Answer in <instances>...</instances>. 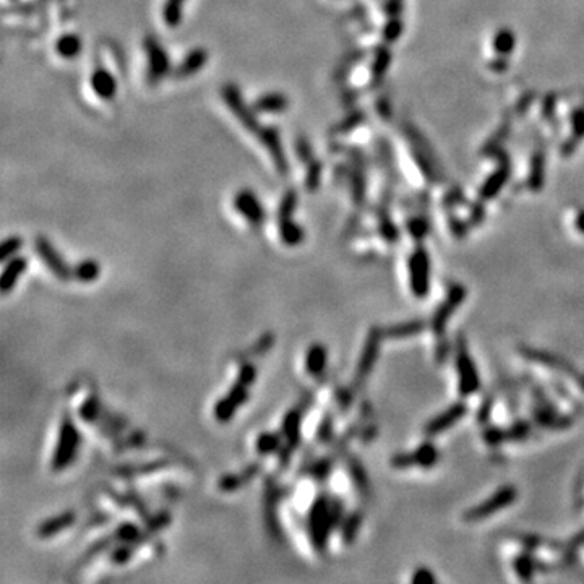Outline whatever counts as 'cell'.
<instances>
[{"label": "cell", "mask_w": 584, "mask_h": 584, "mask_svg": "<svg viewBox=\"0 0 584 584\" xmlns=\"http://www.w3.org/2000/svg\"><path fill=\"white\" fill-rule=\"evenodd\" d=\"M466 294H467V291L461 286V284H456V286H453L452 289H450L447 297H445V301L440 303V307L436 309L435 315L432 316V321H430V328L436 334V336H441V334L445 333V328H447L448 320L452 319V315L458 310V307L464 302V299H466Z\"/></svg>", "instance_id": "8992f818"}, {"label": "cell", "mask_w": 584, "mask_h": 584, "mask_svg": "<svg viewBox=\"0 0 584 584\" xmlns=\"http://www.w3.org/2000/svg\"><path fill=\"white\" fill-rule=\"evenodd\" d=\"M296 151H297V156H301V159L303 161V163H307V161L312 159V150H310L309 143H307V141L303 140V138H301V140H297Z\"/></svg>", "instance_id": "836d02e7"}, {"label": "cell", "mask_w": 584, "mask_h": 584, "mask_svg": "<svg viewBox=\"0 0 584 584\" xmlns=\"http://www.w3.org/2000/svg\"><path fill=\"white\" fill-rule=\"evenodd\" d=\"M90 85L93 88L94 94L99 96L101 99H112L117 93V81L112 73L105 68H96L90 77Z\"/></svg>", "instance_id": "2e32d148"}, {"label": "cell", "mask_w": 584, "mask_h": 584, "mask_svg": "<svg viewBox=\"0 0 584 584\" xmlns=\"http://www.w3.org/2000/svg\"><path fill=\"white\" fill-rule=\"evenodd\" d=\"M296 206H297V195H296V192L289 190L288 193H284L281 203H279V208H278V219L279 221L291 219L292 214H294V211H296Z\"/></svg>", "instance_id": "4316f807"}, {"label": "cell", "mask_w": 584, "mask_h": 584, "mask_svg": "<svg viewBox=\"0 0 584 584\" xmlns=\"http://www.w3.org/2000/svg\"><path fill=\"white\" fill-rule=\"evenodd\" d=\"M34 248H36V252H38V255L43 256L44 263L49 266V270L52 271V273L57 276V278H61V279L70 278L72 273L68 271L67 265L63 263L61 255H59L57 252H55V248L48 242V239H44V237L36 239Z\"/></svg>", "instance_id": "9a60e30c"}, {"label": "cell", "mask_w": 584, "mask_h": 584, "mask_svg": "<svg viewBox=\"0 0 584 584\" xmlns=\"http://www.w3.org/2000/svg\"><path fill=\"white\" fill-rule=\"evenodd\" d=\"M26 268H28V261L25 259L13 256V259L8 260L7 266L3 268L2 279H0V288H2L3 294H8L13 288H15L18 278L25 273Z\"/></svg>", "instance_id": "ac0fdd59"}, {"label": "cell", "mask_w": 584, "mask_h": 584, "mask_svg": "<svg viewBox=\"0 0 584 584\" xmlns=\"http://www.w3.org/2000/svg\"><path fill=\"white\" fill-rule=\"evenodd\" d=\"M361 523H362V518L359 516V514H352V516L349 518L346 523H344V527H343V539H344V542H351L354 539V537H356L357 531H359V526H361Z\"/></svg>", "instance_id": "4dcf8cb0"}, {"label": "cell", "mask_w": 584, "mask_h": 584, "mask_svg": "<svg viewBox=\"0 0 584 584\" xmlns=\"http://www.w3.org/2000/svg\"><path fill=\"white\" fill-rule=\"evenodd\" d=\"M72 521H73L72 513H67V514H62V516H59V518H54L52 521L43 524V527H41V536L55 534V532L63 530V527L70 526Z\"/></svg>", "instance_id": "83f0119b"}, {"label": "cell", "mask_w": 584, "mask_h": 584, "mask_svg": "<svg viewBox=\"0 0 584 584\" xmlns=\"http://www.w3.org/2000/svg\"><path fill=\"white\" fill-rule=\"evenodd\" d=\"M456 369H458V388L463 396H471L481 386L479 374L472 362L466 348L459 346L456 351Z\"/></svg>", "instance_id": "ba28073f"}, {"label": "cell", "mask_w": 584, "mask_h": 584, "mask_svg": "<svg viewBox=\"0 0 584 584\" xmlns=\"http://www.w3.org/2000/svg\"><path fill=\"white\" fill-rule=\"evenodd\" d=\"M466 412H467L466 404H463V403L453 404V406H450L447 411L439 414V416L434 417V419H432L429 424L425 425V429H424L425 435L435 436L439 434H443V432H447L450 427L458 424V422L461 421L464 416H466Z\"/></svg>", "instance_id": "4fadbf2b"}, {"label": "cell", "mask_w": 584, "mask_h": 584, "mask_svg": "<svg viewBox=\"0 0 584 584\" xmlns=\"http://www.w3.org/2000/svg\"><path fill=\"white\" fill-rule=\"evenodd\" d=\"M278 445H279L278 435L263 434L259 436V441H256V450H259L260 453H271L278 448Z\"/></svg>", "instance_id": "f546056e"}, {"label": "cell", "mask_w": 584, "mask_h": 584, "mask_svg": "<svg viewBox=\"0 0 584 584\" xmlns=\"http://www.w3.org/2000/svg\"><path fill=\"white\" fill-rule=\"evenodd\" d=\"M223 98H224V103H226L229 110L232 112V116L239 121V123H241V125L245 128L247 132L255 133V135H256V133L260 132L261 125L259 123V121H256L254 110H252L250 108H247V104L243 103L242 94H241V91H239L237 86H234V85L224 86Z\"/></svg>", "instance_id": "5b68a950"}, {"label": "cell", "mask_w": 584, "mask_h": 584, "mask_svg": "<svg viewBox=\"0 0 584 584\" xmlns=\"http://www.w3.org/2000/svg\"><path fill=\"white\" fill-rule=\"evenodd\" d=\"M80 447V434H78L73 422L66 417L61 425L57 448L54 454V467L63 469L70 464L77 456V450Z\"/></svg>", "instance_id": "277c9868"}, {"label": "cell", "mask_w": 584, "mask_h": 584, "mask_svg": "<svg viewBox=\"0 0 584 584\" xmlns=\"http://www.w3.org/2000/svg\"><path fill=\"white\" fill-rule=\"evenodd\" d=\"M279 236H281V241L286 245L294 247L303 241L305 232H303V229L299 224L292 223V219H286L279 221Z\"/></svg>", "instance_id": "cb8c5ba5"}, {"label": "cell", "mask_w": 584, "mask_h": 584, "mask_svg": "<svg viewBox=\"0 0 584 584\" xmlns=\"http://www.w3.org/2000/svg\"><path fill=\"white\" fill-rule=\"evenodd\" d=\"M21 245H23V241L20 237L13 236V237L6 239V241H3V243H2V254H0V260L8 261L10 259H13V256H15L18 252H20Z\"/></svg>", "instance_id": "f1b7e54d"}, {"label": "cell", "mask_w": 584, "mask_h": 584, "mask_svg": "<svg viewBox=\"0 0 584 584\" xmlns=\"http://www.w3.org/2000/svg\"><path fill=\"white\" fill-rule=\"evenodd\" d=\"M289 101L281 93H268L255 101V110L263 114H278L286 110Z\"/></svg>", "instance_id": "d6986e66"}, {"label": "cell", "mask_w": 584, "mask_h": 584, "mask_svg": "<svg viewBox=\"0 0 584 584\" xmlns=\"http://www.w3.org/2000/svg\"><path fill=\"white\" fill-rule=\"evenodd\" d=\"M210 54L205 49H193L185 55V59L179 63V67L174 70V75L179 80H185V78L195 75L199 73L201 68L205 67V63L208 62Z\"/></svg>", "instance_id": "e0dca14e"}, {"label": "cell", "mask_w": 584, "mask_h": 584, "mask_svg": "<svg viewBox=\"0 0 584 584\" xmlns=\"http://www.w3.org/2000/svg\"><path fill=\"white\" fill-rule=\"evenodd\" d=\"M570 547H584V530L578 536H574V539L570 542Z\"/></svg>", "instance_id": "d590c367"}, {"label": "cell", "mask_w": 584, "mask_h": 584, "mask_svg": "<svg viewBox=\"0 0 584 584\" xmlns=\"http://www.w3.org/2000/svg\"><path fill=\"white\" fill-rule=\"evenodd\" d=\"M234 208L239 214H242L247 219L248 224L252 226H260L265 219V210L261 206L260 200L256 199V195L252 190H243L237 192V195L234 197Z\"/></svg>", "instance_id": "8fae6325"}, {"label": "cell", "mask_w": 584, "mask_h": 584, "mask_svg": "<svg viewBox=\"0 0 584 584\" xmlns=\"http://www.w3.org/2000/svg\"><path fill=\"white\" fill-rule=\"evenodd\" d=\"M99 271H101L99 265L96 263L94 260H85L77 266L75 273L73 274H75L81 283H91L94 281V279H98Z\"/></svg>", "instance_id": "484cf974"}, {"label": "cell", "mask_w": 584, "mask_h": 584, "mask_svg": "<svg viewBox=\"0 0 584 584\" xmlns=\"http://www.w3.org/2000/svg\"><path fill=\"white\" fill-rule=\"evenodd\" d=\"M145 50H146V61H148V81L159 83L169 73V62L168 54L163 49L158 41L154 38L145 39Z\"/></svg>", "instance_id": "9c48e42d"}, {"label": "cell", "mask_w": 584, "mask_h": 584, "mask_svg": "<svg viewBox=\"0 0 584 584\" xmlns=\"http://www.w3.org/2000/svg\"><path fill=\"white\" fill-rule=\"evenodd\" d=\"M130 557H132V550L128 549V547H117L110 558H112L114 563H125Z\"/></svg>", "instance_id": "e575fe53"}, {"label": "cell", "mask_w": 584, "mask_h": 584, "mask_svg": "<svg viewBox=\"0 0 584 584\" xmlns=\"http://www.w3.org/2000/svg\"><path fill=\"white\" fill-rule=\"evenodd\" d=\"M256 138H259V140L261 141V145H263L266 151L270 153V158L276 165V171H278L279 174H286L288 172V161H286V156H284V151H283L281 138H279V133L276 132V128L261 125L260 132L256 133Z\"/></svg>", "instance_id": "7c38bea8"}, {"label": "cell", "mask_w": 584, "mask_h": 584, "mask_svg": "<svg viewBox=\"0 0 584 584\" xmlns=\"http://www.w3.org/2000/svg\"><path fill=\"white\" fill-rule=\"evenodd\" d=\"M320 172H321V169H320L319 163L310 164L309 172H307V176H305V185H307V188H309V190H315L316 185H319Z\"/></svg>", "instance_id": "1f68e13d"}, {"label": "cell", "mask_w": 584, "mask_h": 584, "mask_svg": "<svg viewBox=\"0 0 584 584\" xmlns=\"http://www.w3.org/2000/svg\"><path fill=\"white\" fill-rule=\"evenodd\" d=\"M409 284L414 296L425 297L430 291V261L424 250L414 252L409 261Z\"/></svg>", "instance_id": "52a82bcc"}, {"label": "cell", "mask_w": 584, "mask_h": 584, "mask_svg": "<svg viewBox=\"0 0 584 584\" xmlns=\"http://www.w3.org/2000/svg\"><path fill=\"white\" fill-rule=\"evenodd\" d=\"M307 372L314 376H320L326 369V349L320 344H315L309 349L305 357Z\"/></svg>", "instance_id": "7402d4cb"}, {"label": "cell", "mask_w": 584, "mask_h": 584, "mask_svg": "<svg viewBox=\"0 0 584 584\" xmlns=\"http://www.w3.org/2000/svg\"><path fill=\"white\" fill-rule=\"evenodd\" d=\"M411 581H412V583H417V584H422V583H429V584H432V583H435L436 579H435L434 574H432L430 570L421 568V570H417L416 573H414V576H412Z\"/></svg>", "instance_id": "d6a6232c"}, {"label": "cell", "mask_w": 584, "mask_h": 584, "mask_svg": "<svg viewBox=\"0 0 584 584\" xmlns=\"http://www.w3.org/2000/svg\"><path fill=\"white\" fill-rule=\"evenodd\" d=\"M521 356L526 359L527 362H531V365L534 364L542 370L552 372V374H558V379H562L563 381L584 386V380L581 379V375L578 374V370L570 365L568 362L562 361L560 357H555L547 352H539L536 351V349H521Z\"/></svg>", "instance_id": "3957f363"}, {"label": "cell", "mask_w": 584, "mask_h": 584, "mask_svg": "<svg viewBox=\"0 0 584 584\" xmlns=\"http://www.w3.org/2000/svg\"><path fill=\"white\" fill-rule=\"evenodd\" d=\"M425 330V323L421 320L416 321H407V323H401L396 326H392L383 333V338L388 339H407L412 336H417L422 331Z\"/></svg>", "instance_id": "44dd1931"}, {"label": "cell", "mask_w": 584, "mask_h": 584, "mask_svg": "<svg viewBox=\"0 0 584 584\" xmlns=\"http://www.w3.org/2000/svg\"><path fill=\"white\" fill-rule=\"evenodd\" d=\"M578 228L581 229V231L584 232V213L579 214V218H578Z\"/></svg>", "instance_id": "8d00e7d4"}, {"label": "cell", "mask_w": 584, "mask_h": 584, "mask_svg": "<svg viewBox=\"0 0 584 584\" xmlns=\"http://www.w3.org/2000/svg\"><path fill=\"white\" fill-rule=\"evenodd\" d=\"M516 499L518 490L514 489L513 485H503L500 487L494 495H490L489 499L484 500V502L476 505V507H472L471 510H467V512L463 514V519L466 523L484 521V519L492 516V514H496L499 512H502V510L508 508L510 505L514 503Z\"/></svg>", "instance_id": "7a4b0ae2"}, {"label": "cell", "mask_w": 584, "mask_h": 584, "mask_svg": "<svg viewBox=\"0 0 584 584\" xmlns=\"http://www.w3.org/2000/svg\"><path fill=\"white\" fill-rule=\"evenodd\" d=\"M341 505L336 502L321 499L314 505L310 512V536H314L315 547H323L326 542V536L333 530L336 519L341 514Z\"/></svg>", "instance_id": "6da1fadb"}, {"label": "cell", "mask_w": 584, "mask_h": 584, "mask_svg": "<svg viewBox=\"0 0 584 584\" xmlns=\"http://www.w3.org/2000/svg\"><path fill=\"white\" fill-rule=\"evenodd\" d=\"M55 50L62 59H75L81 52V39L77 34H63L55 43Z\"/></svg>", "instance_id": "603a6c76"}, {"label": "cell", "mask_w": 584, "mask_h": 584, "mask_svg": "<svg viewBox=\"0 0 584 584\" xmlns=\"http://www.w3.org/2000/svg\"><path fill=\"white\" fill-rule=\"evenodd\" d=\"M439 461V452L432 443H424L411 453L396 454L392 459L394 469H411L414 466H421L429 469Z\"/></svg>", "instance_id": "30bf717a"}, {"label": "cell", "mask_w": 584, "mask_h": 584, "mask_svg": "<svg viewBox=\"0 0 584 584\" xmlns=\"http://www.w3.org/2000/svg\"><path fill=\"white\" fill-rule=\"evenodd\" d=\"M381 338H383V333H380V331L374 330L369 334V338H367L364 352H362L361 361H359L357 370H356V381L357 383H362L369 374L374 369V364L376 361V357H379V349H380V341Z\"/></svg>", "instance_id": "5bb4252c"}, {"label": "cell", "mask_w": 584, "mask_h": 584, "mask_svg": "<svg viewBox=\"0 0 584 584\" xmlns=\"http://www.w3.org/2000/svg\"><path fill=\"white\" fill-rule=\"evenodd\" d=\"M534 417L541 425L549 427V429H554V430H563L565 427L572 424V421H570L568 417L560 416V414L557 416V414L552 411V409H547L544 404H541V406H537L534 409Z\"/></svg>", "instance_id": "ffe728a7"}, {"label": "cell", "mask_w": 584, "mask_h": 584, "mask_svg": "<svg viewBox=\"0 0 584 584\" xmlns=\"http://www.w3.org/2000/svg\"><path fill=\"white\" fill-rule=\"evenodd\" d=\"M185 0H165L163 7V20L168 28H177L183 17Z\"/></svg>", "instance_id": "d4e9b609"}]
</instances>
